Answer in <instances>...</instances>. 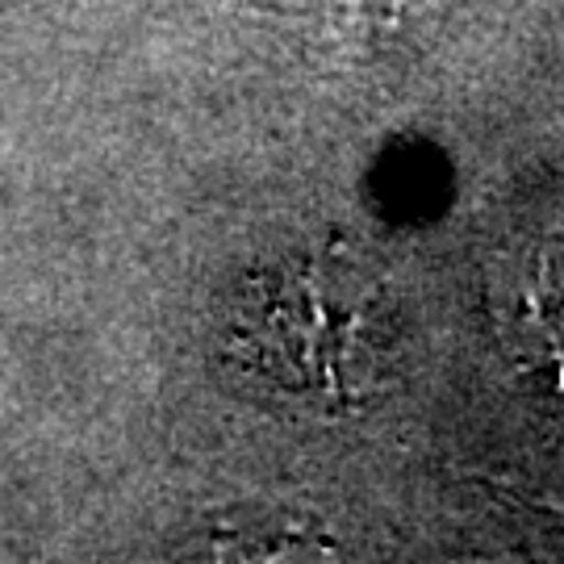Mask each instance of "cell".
Segmentation results:
<instances>
[{"instance_id": "obj_1", "label": "cell", "mask_w": 564, "mask_h": 564, "mask_svg": "<svg viewBox=\"0 0 564 564\" xmlns=\"http://www.w3.org/2000/svg\"><path fill=\"white\" fill-rule=\"evenodd\" d=\"M235 351L302 402L356 405L381 381V289L351 260H310L260 284L239 310Z\"/></svg>"}, {"instance_id": "obj_2", "label": "cell", "mask_w": 564, "mask_h": 564, "mask_svg": "<svg viewBox=\"0 0 564 564\" xmlns=\"http://www.w3.org/2000/svg\"><path fill=\"white\" fill-rule=\"evenodd\" d=\"M494 323L527 377L564 389V251L544 247L494 284Z\"/></svg>"}]
</instances>
